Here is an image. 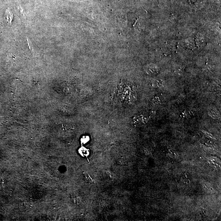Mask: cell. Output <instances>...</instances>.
<instances>
[{"instance_id":"8","label":"cell","mask_w":221,"mask_h":221,"mask_svg":"<svg viewBox=\"0 0 221 221\" xmlns=\"http://www.w3.org/2000/svg\"><path fill=\"white\" fill-rule=\"evenodd\" d=\"M193 1H195V0H193Z\"/></svg>"},{"instance_id":"5","label":"cell","mask_w":221,"mask_h":221,"mask_svg":"<svg viewBox=\"0 0 221 221\" xmlns=\"http://www.w3.org/2000/svg\"><path fill=\"white\" fill-rule=\"evenodd\" d=\"M204 39L203 37L201 35H199L196 37V43L198 46H200L203 45L204 43Z\"/></svg>"},{"instance_id":"4","label":"cell","mask_w":221,"mask_h":221,"mask_svg":"<svg viewBox=\"0 0 221 221\" xmlns=\"http://www.w3.org/2000/svg\"><path fill=\"white\" fill-rule=\"evenodd\" d=\"M186 44L188 47L193 49L195 47L194 41L192 38H189L186 40Z\"/></svg>"},{"instance_id":"6","label":"cell","mask_w":221,"mask_h":221,"mask_svg":"<svg viewBox=\"0 0 221 221\" xmlns=\"http://www.w3.org/2000/svg\"><path fill=\"white\" fill-rule=\"evenodd\" d=\"M140 25V24L139 22L138 21V19H137L134 25L136 31L137 33H140L141 31V26Z\"/></svg>"},{"instance_id":"3","label":"cell","mask_w":221,"mask_h":221,"mask_svg":"<svg viewBox=\"0 0 221 221\" xmlns=\"http://www.w3.org/2000/svg\"><path fill=\"white\" fill-rule=\"evenodd\" d=\"M79 153L82 156L87 157L89 154V151L88 149L82 147L79 149Z\"/></svg>"},{"instance_id":"7","label":"cell","mask_w":221,"mask_h":221,"mask_svg":"<svg viewBox=\"0 0 221 221\" xmlns=\"http://www.w3.org/2000/svg\"><path fill=\"white\" fill-rule=\"evenodd\" d=\"M89 140V138L88 136H84V137L82 138V143L85 144L86 142H88Z\"/></svg>"},{"instance_id":"2","label":"cell","mask_w":221,"mask_h":221,"mask_svg":"<svg viewBox=\"0 0 221 221\" xmlns=\"http://www.w3.org/2000/svg\"><path fill=\"white\" fill-rule=\"evenodd\" d=\"M208 113L210 116L215 119H218L220 117V113L216 108L214 107H210L208 108Z\"/></svg>"},{"instance_id":"1","label":"cell","mask_w":221,"mask_h":221,"mask_svg":"<svg viewBox=\"0 0 221 221\" xmlns=\"http://www.w3.org/2000/svg\"><path fill=\"white\" fill-rule=\"evenodd\" d=\"M147 73L150 75H154L158 73L159 69L156 65L153 64H149L145 67Z\"/></svg>"}]
</instances>
